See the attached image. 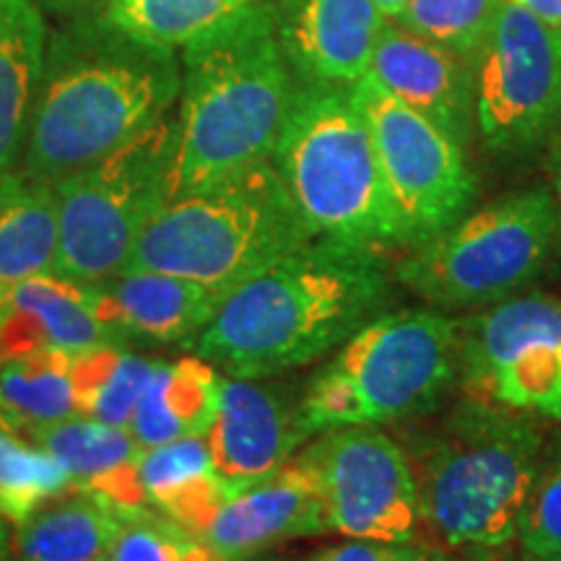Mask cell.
Segmentation results:
<instances>
[{"label":"cell","mask_w":561,"mask_h":561,"mask_svg":"<svg viewBox=\"0 0 561 561\" xmlns=\"http://www.w3.org/2000/svg\"><path fill=\"white\" fill-rule=\"evenodd\" d=\"M107 561H219V557L195 533L144 510L123 515Z\"/></svg>","instance_id":"cell-31"},{"label":"cell","mask_w":561,"mask_h":561,"mask_svg":"<svg viewBox=\"0 0 561 561\" xmlns=\"http://www.w3.org/2000/svg\"><path fill=\"white\" fill-rule=\"evenodd\" d=\"M310 240L284 180L265 161L167 201L128 271L170 273L229 294Z\"/></svg>","instance_id":"cell-6"},{"label":"cell","mask_w":561,"mask_h":561,"mask_svg":"<svg viewBox=\"0 0 561 561\" xmlns=\"http://www.w3.org/2000/svg\"><path fill=\"white\" fill-rule=\"evenodd\" d=\"M458 380L476 401L561 421V299L512 297L460 322Z\"/></svg>","instance_id":"cell-10"},{"label":"cell","mask_w":561,"mask_h":561,"mask_svg":"<svg viewBox=\"0 0 561 561\" xmlns=\"http://www.w3.org/2000/svg\"><path fill=\"white\" fill-rule=\"evenodd\" d=\"M26 439L62 466L70 489L91 491L117 468L138 458L140 447L128 430L87 416H70L26 432Z\"/></svg>","instance_id":"cell-27"},{"label":"cell","mask_w":561,"mask_h":561,"mask_svg":"<svg viewBox=\"0 0 561 561\" xmlns=\"http://www.w3.org/2000/svg\"><path fill=\"white\" fill-rule=\"evenodd\" d=\"M58 206L50 182L21 170L0 178V291L19 280L55 276Z\"/></svg>","instance_id":"cell-24"},{"label":"cell","mask_w":561,"mask_h":561,"mask_svg":"<svg viewBox=\"0 0 561 561\" xmlns=\"http://www.w3.org/2000/svg\"><path fill=\"white\" fill-rule=\"evenodd\" d=\"M221 377L206 359L157 364L140 392L128 432L140 450L187 437H206L221 403Z\"/></svg>","instance_id":"cell-21"},{"label":"cell","mask_w":561,"mask_h":561,"mask_svg":"<svg viewBox=\"0 0 561 561\" xmlns=\"http://www.w3.org/2000/svg\"><path fill=\"white\" fill-rule=\"evenodd\" d=\"M104 561H107V559H104Z\"/></svg>","instance_id":"cell-43"},{"label":"cell","mask_w":561,"mask_h":561,"mask_svg":"<svg viewBox=\"0 0 561 561\" xmlns=\"http://www.w3.org/2000/svg\"><path fill=\"white\" fill-rule=\"evenodd\" d=\"M476 117L496 151H523L561 128V30L502 0L476 70Z\"/></svg>","instance_id":"cell-12"},{"label":"cell","mask_w":561,"mask_h":561,"mask_svg":"<svg viewBox=\"0 0 561 561\" xmlns=\"http://www.w3.org/2000/svg\"><path fill=\"white\" fill-rule=\"evenodd\" d=\"M388 301L380 250L312 237L231 289L193 348L224 375L263 380L341 348Z\"/></svg>","instance_id":"cell-2"},{"label":"cell","mask_w":561,"mask_h":561,"mask_svg":"<svg viewBox=\"0 0 561 561\" xmlns=\"http://www.w3.org/2000/svg\"><path fill=\"white\" fill-rule=\"evenodd\" d=\"M523 559H525V561H561V559H538V557H528V553H525Z\"/></svg>","instance_id":"cell-41"},{"label":"cell","mask_w":561,"mask_h":561,"mask_svg":"<svg viewBox=\"0 0 561 561\" xmlns=\"http://www.w3.org/2000/svg\"><path fill=\"white\" fill-rule=\"evenodd\" d=\"M517 538L528 557L561 559V453L541 466Z\"/></svg>","instance_id":"cell-32"},{"label":"cell","mask_w":561,"mask_h":561,"mask_svg":"<svg viewBox=\"0 0 561 561\" xmlns=\"http://www.w3.org/2000/svg\"><path fill=\"white\" fill-rule=\"evenodd\" d=\"M271 161L312 237L405 244L354 83L299 81Z\"/></svg>","instance_id":"cell-5"},{"label":"cell","mask_w":561,"mask_h":561,"mask_svg":"<svg viewBox=\"0 0 561 561\" xmlns=\"http://www.w3.org/2000/svg\"><path fill=\"white\" fill-rule=\"evenodd\" d=\"M203 439L216 476L234 496L284 468L312 437L301 421L299 401H291L286 390L229 377L221 382L219 413Z\"/></svg>","instance_id":"cell-14"},{"label":"cell","mask_w":561,"mask_h":561,"mask_svg":"<svg viewBox=\"0 0 561 561\" xmlns=\"http://www.w3.org/2000/svg\"><path fill=\"white\" fill-rule=\"evenodd\" d=\"M367 76L450 133L460 146L466 144L476 91L462 55L388 24L371 53Z\"/></svg>","instance_id":"cell-18"},{"label":"cell","mask_w":561,"mask_h":561,"mask_svg":"<svg viewBox=\"0 0 561 561\" xmlns=\"http://www.w3.org/2000/svg\"><path fill=\"white\" fill-rule=\"evenodd\" d=\"M405 244H424L466 216L476 195L462 146L371 76L354 83Z\"/></svg>","instance_id":"cell-11"},{"label":"cell","mask_w":561,"mask_h":561,"mask_svg":"<svg viewBox=\"0 0 561 561\" xmlns=\"http://www.w3.org/2000/svg\"><path fill=\"white\" fill-rule=\"evenodd\" d=\"M559 229L551 193L510 195L419 244L398 263L396 278L445 310L491 307L541 276Z\"/></svg>","instance_id":"cell-9"},{"label":"cell","mask_w":561,"mask_h":561,"mask_svg":"<svg viewBox=\"0 0 561 561\" xmlns=\"http://www.w3.org/2000/svg\"><path fill=\"white\" fill-rule=\"evenodd\" d=\"M73 351L47 348L37 354L0 359V419L13 432L79 416L70 385Z\"/></svg>","instance_id":"cell-25"},{"label":"cell","mask_w":561,"mask_h":561,"mask_svg":"<svg viewBox=\"0 0 561 561\" xmlns=\"http://www.w3.org/2000/svg\"><path fill=\"white\" fill-rule=\"evenodd\" d=\"M178 115L170 112L110 157L53 185L55 276L91 286L121 276L153 216L170 201Z\"/></svg>","instance_id":"cell-8"},{"label":"cell","mask_w":561,"mask_h":561,"mask_svg":"<svg viewBox=\"0 0 561 561\" xmlns=\"http://www.w3.org/2000/svg\"><path fill=\"white\" fill-rule=\"evenodd\" d=\"M47 21L34 0H0V178L19 170L42 66Z\"/></svg>","instance_id":"cell-20"},{"label":"cell","mask_w":561,"mask_h":561,"mask_svg":"<svg viewBox=\"0 0 561 561\" xmlns=\"http://www.w3.org/2000/svg\"><path fill=\"white\" fill-rule=\"evenodd\" d=\"M502 0H409L398 26L458 53L479 55L494 26Z\"/></svg>","instance_id":"cell-30"},{"label":"cell","mask_w":561,"mask_h":561,"mask_svg":"<svg viewBox=\"0 0 561 561\" xmlns=\"http://www.w3.org/2000/svg\"><path fill=\"white\" fill-rule=\"evenodd\" d=\"M278 37L299 81L356 83L388 19L371 0H276Z\"/></svg>","instance_id":"cell-16"},{"label":"cell","mask_w":561,"mask_h":561,"mask_svg":"<svg viewBox=\"0 0 561 561\" xmlns=\"http://www.w3.org/2000/svg\"><path fill=\"white\" fill-rule=\"evenodd\" d=\"M460 322L439 310L380 314L325 364L299 413L310 437L430 413L458 382Z\"/></svg>","instance_id":"cell-7"},{"label":"cell","mask_w":561,"mask_h":561,"mask_svg":"<svg viewBox=\"0 0 561 561\" xmlns=\"http://www.w3.org/2000/svg\"><path fill=\"white\" fill-rule=\"evenodd\" d=\"M70 489L68 473L50 455L0 424V512L16 525L34 507Z\"/></svg>","instance_id":"cell-29"},{"label":"cell","mask_w":561,"mask_h":561,"mask_svg":"<svg viewBox=\"0 0 561 561\" xmlns=\"http://www.w3.org/2000/svg\"><path fill=\"white\" fill-rule=\"evenodd\" d=\"M403 447L421 515L442 543L500 549L515 541L541 473L543 437L533 416L466 396Z\"/></svg>","instance_id":"cell-4"},{"label":"cell","mask_w":561,"mask_h":561,"mask_svg":"<svg viewBox=\"0 0 561 561\" xmlns=\"http://www.w3.org/2000/svg\"><path fill=\"white\" fill-rule=\"evenodd\" d=\"M426 561H453V559L445 557V553H442V551H432V557L426 559Z\"/></svg>","instance_id":"cell-39"},{"label":"cell","mask_w":561,"mask_h":561,"mask_svg":"<svg viewBox=\"0 0 561 561\" xmlns=\"http://www.w3.org/2000/svg\"><path fill=\"white\" fill-rule=\"evenodd\" d=\"M123 515L94 494L68 489L34 507L11 536L13 561H104Z\"/></svg>","instance_id":"cell-22"},{"label":"cell","mask_w":561,"mask_h":561,"mask_svg":"<svg viewBox=\"0 0 561 561\" xmlns=\"http://www.w3.org/2000/svg\"><path fill=\"white\" fill-rule=\"evenodd\" d=\"M432 557V549L416 541H359L351 538L348 543L331 546V549L314 553L310 561H426Z\"/></svg>","instance_id":"cell-33"},{"label":"cell","mask_w":561,"mask_h":561,"mask_svg":"<svg viewBox=\"0 0 561 561\" xmlns=\"http://www.w3.org/2000/svg\"><path fill=\"white\" fill-rule=\"evenodd\" d=\"M180 68L170 201L271 161L297 89L276 0L201 32L182 47Z\"/></svg>","instance_id":"cell-3"},{"label":"cell","mask_w":561,"mask_h":561,"mask_svg":"<svg viewBox=\"0 0 561 561\" xmlns=\"http://www.w3.org/2000/svg\"><path fill=\"white\" fill-rule=\"evenodd\" d=\"M42 13H53L58 19H73L83 16V13L104 11L110 0H34Z\"/></svg>","instance_id":"cell-34"},{"label":"cell","mask_w":561,"mask_h":561,"mask_svg":"<svg viewBox=\"0 0 561 561\" xmlns=\"http://www.w3.org/2000/svg\"><path fill=\"white\" fill-rule=\"evenodd\" d=\"M138 471L151 507L195 536L231 496L214 471L203 437L140 450Z\"/></svg>","instance_id":"cell-23"},{"label":"cell","mask_w":561,"mask_h":561,"mask_svg":"<svg viewBox=\"0 0 561 561\" xmlns=\"http://www.w3.org/2000/svg\"><path fill=\"white\" fill-rule=\"evenodd\" d=\"M512 3H517L520 9L530 11L533 16L561 30V0H512Z\"/></svg>","instance_id":"cell-35"},{"label":"cell","mask_w":561,"mask_h":561,"mask_svg":"<svg viewBox=\"0 0 561 561\" xmlns=\"http://www.w3.org/2000/svg\"><path fill=\"white\" fill-rule=\"evenodd\" d=\"M476 561H525V559H491V557H483V559H476Z\"/></svg>","instance_id":"cell-40"},{"label":"cell","mask_w":561,"mask_h":561,"mask_svg":"<svg viewBox=\"0 0 561 561\" xmlns=\"http://www.w3.org/2000/svg\"><path fill=\"white\" fill-rule=\"evenodd\" d=\"M0 424H3V419H0ZM3 426H5V424H3Z\"/></svg>","instance_id":"cell-42"},{"label":"cell","mask_w":561,"mask_h":561,"mask_svg":"<svg viewBox=\"0 0 561 561\" xmlns=\"http://www.w3.org/2000/svg\"><path fill=\"white\" fill-rule=\"evenodd\" d=\"M180 87L178 50L133 37L104 11L62 19L47 34L19 170L50 185L87 170L170 115Z\"/></svg>","instance_id":"cell-1"},{"label":"cell","mask_w":561,"mask_h":561,"mask_svg":"<svg viewBox=\"0 0 561 561\" xmlns=\"http://www.w3.org/2000/svg\"><path fill=\"white\" fill-rule=\"evenodd\" d=\"M325 530L331 523L318 473L297 453L265 481L229 496L198 538L219 561H244L280 541Z\"/></svg>","instance_id":"cell-15"},{"label":"cell","mask_w":561,"mask_h":561,"mask_svg":"<svg viewBox=\"0 0 561 561\" xmlns=\"http://www.w3.org/2000/svg\"><path fill=\"white\" fill-rule=\"evenodd\" d=\"M263 0H110L104 13L133 37L182 50L219 21Z\"/></svg>","instance_id":"cell-28"},{"label":"cell","mask_w":561,"mask_h":561,"mask_svg":"<svg viewBox=\"0 0 561 561\" xmlns=\"http://www.w3.org/2000/svg\"><path fill=\"white\" fill-rule=\"evenodd\" d=\"M100 343L117 339L91 310L83 284L37 276L0 291V359L47 348L81 351Z\"/></svg>","instance_id":"cell-19"},{"label":"cell","mask_w":561,"mask_h":561,"mask_svg":"<svg viewBox=\"0 0 561 561\" xmlns=\"http://www.w3.org/2000/svg\"><path fill=\"white\" fill-rule=\"evenodd\" d=\"M5 520H9V517L0 512V561H11V533Z\"/></svg>","instance_id":"cell-37"},{"label":"cell","mask_w":561,"mask_h":561,"mask_svg":"<svg viewBox=\"0 0 561 561\" xmlns=\"http://www.w3.org/2000/svg\"><path fill=\"white\" fill-rule=\"evenodd\" d=\"M89 305L117 343H178L208 325L227 294L214 286L157 271H123L87 286Z\"/></svg>","instance_id":"cell-17"},{"label":"cell","mask_w":561,"mask_h":561,"mask_svg":"<svg viewBox=\"0 0 561 561\" xmlns=\"http://www.w3.org/2000/svg\"><path fill=\"white\" fill-rule=\"evenodd\" d=\"M371 3L380 9L385 19H398L403 13L405 5H409V0H371Z\"/></svg>","instance_id":"cell-36"},{"label":"cell","mask_w":561,"mask_h":561,"mask_svg":"<svg viewBox=\"0 0 561 561\" xmlns=\"http://www.w3.org/2000/svg\"><path fill=\"white\" fill-rule=\"evenodd\" d=\"M318 437L301 455L318 473L331 530L359 541H416L424 515L401 442L377 426H346Z\"/></svg>","instance_id":"cell-13"},{"label":"cell","mask_w":561,"mask_h":561,"mask_svg":"<svg viewBox=\"0 0 561 561\" xmlns=\"http://www.w3.org/2000/svg\"><path fill=\"white\" fill-rule=\"evenodd\" d=\"M157 362L123 351L117 343H100L73 351L70 385L79 416L128 430L133 411L149 385Z\"/></svg>","instance_id":"cell-26"},{"label":"cell","mask_w":561,"mask_h":561,"mask_svg":"<svg viewBox=\"0 0 561 561\" xmlns=\"http://www.w3.org/2000/svg\"><path fill=\"white\" fill-rule=\"evenodd\" d=\"M553 201H557V210H559V227H561V170L557 174V195H553Z\"/></svg>","instance_id":"cell-38"}]
</instances>
